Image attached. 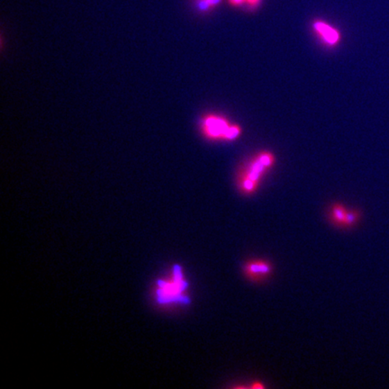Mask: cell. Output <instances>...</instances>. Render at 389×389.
<instances>
[{"label":"cell","mask_w":389,"mask_h":389,"mask_svg":"<svg viewBox=\"0 0 389 389\" xmlns=\"http://www.w3.org/2000/svg\"><path fill=\"white\" fill-rule=\"evenodd\" d=\"M331 224L340 229H349L357 225L361 219L358 210L349 209L345 205L336 203L331 205L328 212Z\"/></svg>","instance_id":"cell-3"},{"label":"cell","mask_w":389,"mask_h":389,"mask_svg":"<svg viewBox=\"0 0 389 389\" xmlns=\"http://www.w3.org/2000/svg\"><path fill=\"white\" fill-rule=\"evenodd\" d=\"M242 128L238 125H232L226 132L225 141H233L242 134Z\"/></svg>","instance_id":"cell-7"},{"label":"cell","mask_w":389,"mask_h":389,"mask_svg":"<svg viewBox=\"0 0 389 389\" xmlns=\"http://www.w3.org/2000/svg\"><path fill=\"white\" fill-rule=\"evenodd\" d=\"M207 1L212 8H216L217 6H219L222 3V0H207Z\"/></svg>","instance_id":"cell-11"},{"label":"cell","mask_w":389,"mask_h":389,"mask_svg":"<svg viewBox=\"0 0 389 389\" xmlns=\"http://www.w3.org/2000/svg\"><path fill=\"white\" fill-rule=\"evenodd\" d=\"M155 297L157 303L162 306L189 302V282L182 267H173L166 275L157 280Z\"/></svg>","instance_id":"cell-1"},{"label":"cell","mask_w":389,"mask_h":389,"mask_svg":"<svg viewBox=\"0 0 389 389\" xmlns=\"http://www.w3.org/2000/svg\"><path fill=\"white\" fill-rule=\"evenodd\" d=\"M231 123L224 116L217 114H207L201 120L202 135L210 140H224Z\"/></svg>","instance_id":"cell-5"},{"label":"cell","mask_w":389,"mask_h":389,"mask_svg":"<svg viewBox=\"0 0 389 389\" xmlns=\"http://www.w3.org/2000/svg\"><path fill=\"white\" fill-rule=\"evenodd\" d=\"M268 168L259 155L250 159L238 174L237 187L240 192L246 196L254 194Z\"/></svg>","instance_id":"cell-2"},{"label":"cell","mask_w":389,"mask_h":389,"mask_svg":"<svg viewBox=\"0 0 389 389\" xmlns=\"http://www.w3.org/2000/svg\"><path fill=\"white\" fill-rule=\"evenodd\" d=\"M265 388H266V386H265L261 381H253L252 385L249 387V388L251 389H263Z\"/></svg>","instance_id":"cell-10"},{"label":"cell","mask_w":389,"mask_h":389,"mask_svg":"<svg viewBox=\"0 0 389 389\" xmlns=\"http://www.w3.org/2000/svg\"><path fill=\"white\" fill-rule=\"evenodd\" d=\"M197 8L199 11L202 12V13H207V12L210 11L211 9H212V7L208 4L207 0H198Z\"/></svg>","instance_id":"cell-9"},{"label":"cell","mask_w":389,"mask_h":389,"mask_svg":"<svg viewBox=\"0 0 389 389\" xmlns=\"http://www.w3.org/2000/svg\"><path fill=\"white\" fill-rule=\"evenodd\" d=\"M261 1V0H229V3L233 7H241V6L246 4L248 7L252 8H257Z\"/></svg>","instance_id":"cell-8"},{"label":"cell","mask_w":389,"mask_h":389,"mask_svg":"<svg viewBox=\"0 0 389 389\" xmlns=\"http://www.w3.org/2000/svg\"><path fill=\"white\" fill-rule=\"evenodd\" d=\"M313 29L319 38L329 46H334L340 43V32L327 22L321 20L315 21V23L313 24Z\"/></svg>","instance_id":"cell-6"},{"label":"cell","mask_w":389,"mask_h":389,"mask_svg":"<svg viewBox=\"0 0 389 389\" xmlns=\"http://www.w3.org/2000/svg\"><path fill=\"white\" fill-rule=\"evenodd\" d=\"M273 264L266 259H251L244 262L243 273L244 277L253 283H261L273 275Z\"/></svg>","instance_id":"cell-4"}]
</instances>
